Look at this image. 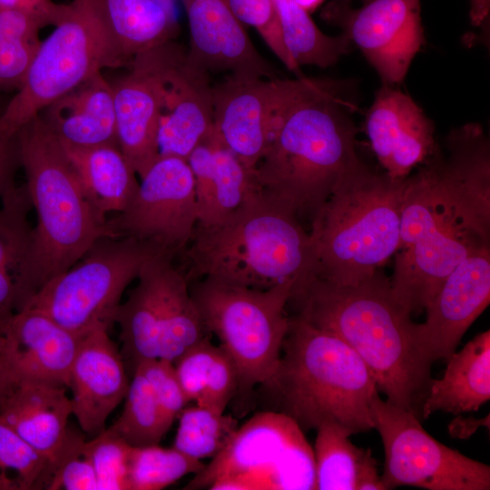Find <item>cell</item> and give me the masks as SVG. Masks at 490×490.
I'll use <instances>...</instances> for the list:
<instances>
[{
    "mask_svg": "<svg viewBox=\"0 0 490 490\" xmlns=\"http://www.w3.org/2000/svg\"><path fill=\"white\" fill-rule=\"evenodd\" d=\"M59 141L78 148L118 145L112 83L98 73L40 113Z\"/></svg>",
    "mask_w": 490,
    "mask_h": 490,
    "instance_id": "d4e9b609",
    "label": "cell"
},
{
    "mask_svg": "<svg viewBox=\"0 0 490 490\" xmlns=\"http://www.w3.org/2000/svg\"><path fill=\"white\" fill-rule=\"evenodd\" d=\"M490 301V248L467 257L443 281L416 323L415 336L425 358L447 359Z\"/></svg>",
    "mask_w": 490,
    "mask_h": 490,
    "instance_id": "2e32d148",
    "label": "cell"
},
{
    "mask_svg": "<svg viewBox=\"0 0 490 490\" xmlns=\"http://www.w3.org/2000/svg\"><path fill=\"white\" fill-rule=\"evenodd\" d=\"M441 378L431 379L420 417L436 411L476 412L490 399V331L477 334L447 359Z\"/></svg>",
    "mask_w": 490,
    "mask_h": 490,
    "instance_id": "484cf974",
    "label": "cell"
},
{
    "mask_svg": "<svg viewBox=\"0 0 490 490\" xmlns=\"http://www.w3.org/2000/svg\"><path fill=\"white\" fill-rule=\"evenodd\" d=\"M324 0H295V2L308 13L315 11Z\"/></svg>",
    "mask_w": 490,
    "mask_h": 490,
    "instance_id": "c3c4849f",
    "label": "cell"
},
{
    "mask_svg": "<svg viewBox=\"0 0 490 490\" xmlns=\"http://www.w3.org/2000/svg\"><path fill=\"white\" fill-rule=\"evenodd\" d=\"M205 465L174 447L159 445L132 447L129 457V490H160L189 474H197Z\"/></svg>",
    "mask_w": 490,
    "mask_h": 490,
    "instance_id": "d590c367",
    "label": "cell"
},
{
    "mask_svg": "<svg viewBox=\"0 0 490 490\" xmlns=\"http://www.w3.org/2000/svg\"><path fill=\"white\" fill-rule=\"evenodd\" d=\"M175 258L159 252L142 265L137 285L120 304L115 323L123 352L133 365L159 358L160 337L166 320L172 282L180 270Z\"/></svg>",
    "mask_w": 490,
    "mask_h": 490,
    "instance_id": "603a6c76",
    "label": "cell"
},
{
    "mask_svg": "<svg viewBox=\"0 0 490 490\" xmlns=\"http://www.w3.org/2000/svg\"><path fill=\"white\" fill-rule=\"evenodd\" d=\"M434 124L407 94L383 84L366 115L373 152L392 179L410 175L436 148Z\"/></svg>",
    "mask_w": 490,
    "mask_h": 490,
    "instance_id": "ffe728a7",
    "label": "cell"
},
{
    "mask_svg": "<svg viewBox=\"0 0 490 490\" xmlns=\"http://www.w3.org/2000/svg\"><path fill=\"white\" fill-rule=\"evenodd\" d=\"M0 318L7 321L25 305V284L33 243V209L25 185H15L1 197Z\"/></svg>",
    "mask_w": 490,
    "mask_h": 490,
    "instance_id": "4316f807",
    "label": "cell"
},
{
    "mask_svg": "<svg viewBox=\"0 0 490 490\" xmlns=\"http://www.w3.org/2000/svg\"><path fill=\"white\" fill-rule=\"evenodd\" d=\"M54 26L0 114V138L15 135L53 102L103 69L126 65L110 31L104 0H73Z\"/></svg>",
    "mask_w": 490,
    "mask_h": 490,
    "instance_id": "ba28073f",
    "label": "cell"
},
{
    "mask_svg": "<svg viewBox=\"0 0 490 490\" xmlns=\"http://www.w3.org/2000/svg\"><path fill=\"white\" fill-rule=\"evenodd\" d=\"M486 423H489L488 416L484 419L456 418L449 425V432L453 436L465 438L472 435L478 426H485Z\"/></svg>",
    "mask_w": 490,
    "mask_h": 490,
    "instance_id": "f6af8a7d",
    "label": "cell"
},
{
    "mask_svg": "<svg viewBox=\"0 0 490 490\" xmlns=\"http://www.w3.org/2000/svg\"><path fill=\"white\" fill-rule=\"evenodd\" d=\"M85 446L96 476L97 490H129L132 447L112 428L104 429Z\"/></svg>",
    "mask_w": 490,
    "mask_h": 490,
    "instance_id": "f35d334b",
    "label": "cell"
},
{
    "mask_svg": "<svg viewBox=\"0 0 490 490\" xmlns=\"http://www.w3.org/2000/svg\"><path fill=\"white\" fill-rule=\"evenodd\" d=\"M6 322H7V321H5L4 319H2V318H0V335L2 334L3 329H4L5 325Z\"/></svg>",
    "mask_w": 490,
    "mask_h": 490,
    "instance_id": "681fc988",
    "label": "cell"
},
{
    "mask_svg": "<svg viewBox=\"0 0 490 490\" xmlns=\"http://www.w3.org/2000/svg\"><path fill=\"white\" fill-rule=\"evenodd\" d=\"M406 184L364 162L343 176L311 218V273L348 286L379 270L398 248Z\"/></svg>",
    "mask_w": 490,
    "mask_h": 490,
    "instance_id": "52a82bcc",
    "label": "cell"
},
{
    "mask_svg": "<svg viewBox=\"0 0 490 490\" xmlns=\"http://www.w3.org/2000/svg\"><path fill=\"white\" fill-rule=\"evenodd\" d=\"M44 488L48 490H97L96 476L85 441L68 432L67 437L49 462Z\"/></svg>",
    "mask_w": 490,
    "mask_h": 490,
    "instance_id": "74e56055",
    "label": "cell"
},
{
    "mask_svg": "<svg viewBox=\"0 0 490 490\" xmlns=\"http://www.w3.org/2000/svg\"><path fill=\"white\" fill-rule=\"evenodd\" d=\"M129 384L124 362L108 329H96L80 339L68 387L73 414L85 433L93 437L105 429L107 418L124 399Z\"/></svg>",
    "mask_w": 490,
    "mask_h": 490,
    "instance_id": "44dd1931",
    "label": "cell"
},
{
    "mask_svg": "<svg viewBox=\"0 0 490 490\" xmlns=\"http://www.w3.org/2000/svg\"><path fill=\"white\" fill-rule=\"evenodd\" d=\"M35 18L0 9V90H18L43 40Z\"/></svg>",
    "mask_w": 490,
    "mask_h": 490,
    "instance_id": "d6a6232c",
    "label": "cell"
},
{
    "mask_svg": "<svg viewBox=\"0 0 490 490\" xmlns=\"http://www.w3.org/2000/svg\"><path fill=\"white\" fill-rule=\"evenodd\" d=\"M176 45L171 41L137 55L112 83L118 146L140 178L159 158L163 78Z\"/></svg>",
    "mask_w": 490,
    "mask_h": 490,
    "instance_id": "9a60e30c",
    "label": "cell"
},
{
    "mask_svg": "<svg viewBox=\"0 0 490 490\" xmlns=\"http://www.w3.org/2000/svg\"><path fill=\"white\" fill-rule=\"evenodd\" d=\"M214 132L210 73L191 62L176 45L163 78L160 113L159 156L187 161L191 152Z\"/></svg>",
    "mask_w": 490,
    "mask_h": 490,
    "instance_id": "ac0fdd59",
    "label": "cell"
},
{
    "mask_svg": "<svg viewBox=\"0 0 490 490\" xmlns=\"http://www.w3.org/2000/svg\"><path fill=\"white\" fill-rule=\"evenodd\" d=\"M320 16L341 28L387 85L404 81L425 44L420 0H371L356 9L350 0H333Z\"/></svg>",
    "mask_w": 490,
    "mask_h": 490,
    "instance_id": "5bb4252c",
    "label": "cell"
},
{
    "mask_svg": "<svg viewBox=\"0 0 490 490\" xmlns=\"http://www.w3.org/2000/svg\"><path fill=\"white\" fill-rule=\"evenodd\" d=\"M178 417L172 447L200 461L220 454L239 427L232 416L197 405L185 407Z\"/></svg>",
    "mask_w": 490,
    "mask_h": 490,
    "instance_id": "e575fe53",
    "label": "cell"
},
{
    "mask_svg": "<svg viewBox=\"0 0 490 490\" xmlns=\"http://www.w3.org/2000/svg\"><path fill=\"white\" fill-rule=\"evenodd\" d=\"M316 430V490H386L370 449L354 445L350 433L335 423Z\"/></svg>",
    "mask_w": 490,
    "mask_h": 490,
    "instance_id": "f546056e",
    "label": "cell"
},
{
    "mask_svg": "<svg viewBox=\"0 0 490 490\" xmlns=\"http://www.w3.org/2000/svg\"><path fill=\"white\" fill-rule=\"evenodd\" d=\"M331 79H282L268 148L255 170L257 189L310 220L338 181L363 163L357 149V104Z\"/></svg>",
    "mask_w": 490,
    "mask_h": 490,
    "instance_id": "7a4b0ae2",
    "label": "cell"
},
{
    "mask_svg": "<svg viewBox=\"0 0 490 490\" xmlns=\"http://www.w3.org/2000/svg\"><path fill=\"white\" fill-rule=\"evenodd\" d=\"M25 187L36 213L25 305L51 279L74 266L102 237H113L92 206L64 149L41 115L17 132ZM24 305V306H25Z\"/></svg>",
    "mask_w": 490,
    "mask_h": 490,
    "instance_id": "5b68a950",
    "label": "cell"
},
{
    "mask_svg": "<svg viewBox=\"0 0 490 490\" xmlns=\"http://www.w3.org/2000/svg\"><path fill=\"white\" fill-rule=\"evenodd\" d=\"M49 460L0 417V490L44 486Z\"/></svg>",
    "mask_w": 490,
    "mask_h": 490,
    "instance_id": "8d00e7d4",
    "label": "cell"
},
{
    "mask_svg": "<svg viewBox=\"0 0 490 490\" xmlns=\"http://www.w3.org/2000/svg\"><path fill=\"white\" fill-rule=\"evenodd\" d=\"M71 414L66 387L40 380H17L0 405V417L49 462L67 437Z\"/></svg>",
    "mask_w": 490,
    "mask_h": 490,
    "instance_id": "cb8c5ba5",
    "label": "cell"
},
{
    "mask_svg": "<svg viewBox=\"0 0 490 490\" xmlns=\"http://www.w3.org/2000/svg\"><path fill=\"white\" fill-rule=\"evenodd\" d=\"M190 27L191 63L208 73L275 78L276 72L258 52L230 0H181Z\"/></svg>",
    "mask_w": 490,
    "mask_h": 490,
    "instance_id": "d6986e66",
    "label": "cell"
},
{
    "mask_svg": "<svg viewBox=\"0 0 490 490\" xmlns=\"http://www.w3.org/2000/svg\"><path fill=\"white\" fill-rule=\"evenodd\" d=\"M134 369L140 370L148 380L167 422L172 426L189 403L173 364L162 358H153L140 362Z\"/></svg>",
    "mask_w": 490,
    "mask_h": 490,
    "instance_id": "60d3db41",
    "label": "cell"
},
{
    "mask_svg": "<svg viewBox=\"0 0 490 490\" xmlns=\"http://www.w3.org/2000/svg\"><path fill=\"white\" fill-rule=\"evenodd\" d=\"M21 167L17 132L15 135L0 138V199L15 183V177Z\"/></svg>",
    "mask_w": 490,
    "mask_h": 490,
    "instance_id": "ee69618b",
    "label": "cell"
},
{
    "mask_svg": "<svg viewBox=\"0 0 490 490\" xmlns=\"http://www.w3.org/2000/svg\"><path fill=\"white\" fill-rule=\"evenodd\" d=\"M302 429L335 423L350 435L374 428L378 389L362 358L333 333L289 318L276 373L265 385Z\"/></svg>",
    "mask_w": 490,
    "mask_h": 490,
    "instance_id": "8992f818",
    "label": "cell"
},
{
    "mask_svg": "<svg viewBox=\"0 0 490 490\" xmlns=\"http://www.w3.org/2000/svg\"><path fill=\"white\" fill-rule=\"evenodd\" d=\"M0 9L24 13L46 26L56 25L64 18L67 4H57L53 0H0Z\"/></svg>",
    "mask_w": 490,
    "mask_h": 490,
    "instance_id": "7bdbcfd3",
    "label": "cell"
},
{
    "mask_svg": "<svg viewBox=\"0 0 490 490\" xmlns=\"http://www.w3.org/2000/svg\"><path fill=\"white\" fill-rule=\"evenodd\" d=\"M159 252L163 251L133 238L102 237L24 308L43 312L80 338L99 328L109 330L125 289L145 261Z\"/></svg>",
    "mask_w": 490,
    "mask_h": 490,
    "instance_id": "30bf717a",
    "label": "cell"
},
{
    "mask_svg": "<svg viewBox=\"0 0 490 490\" xmlns=\"http://www.w3.org/2000/svg\"><path fill=\"white\" fill-rule=\"evenodd\" d=\"M295 281L267 289L209 278L189 281L207 332L218 338L236 368L238 388L267 385L276 373L289 328L285 308Z\"/></svg>",
    "mask_w": 490,
    "mask_h": 490,
    "instance_id": "9c48e42d",
    "label": "cell"
},
{
    "mask_svg": "<svg viewBox=\"0 0 490 490\" xmlns=\"http://www.w3.org/2000/svg\"><path fill=\"white\" fill-rule=\"evenodd\" d=\"M374 428L382 439L385 489L489 490L490 466L435 439L412 412L379 395L371 403Z\"/></svg>",
    "mask_w": 490,
    "mask_h": 490,
    "instance_id": "7c38bea8",
    "label": "cell"
},
{
    "mask_svg": "<svg viewBox=\"0 0 490 490\" xmlns=\"http://www.w3.org/2000/svg\"><path fill=\"white\" fill-rule=\"evenodd\" d=\"M111 34L126 65L179 34L176 0H104Z\"/></svg>",
    "mask_w": 490,
    "mask_h": 490,
    "instance_id": "4dcf8cb0",
    "label": "cell"
},
{
    "mask_svg": "<svg viewBox=\"0 0 490 490\" xmlns=\"http://www.w3.org/2000/svg\"><path fill=\"white\" fill-rule=\"evenodd\" d=\"M490 0H470V20L474 26L483 25L489 17Z\"/></svg>",
    "mask_w": 490,
    "mask_h": 490,
    "instance_id": "bcb514c9",
    "label": "cell"
},
{
    "mask_svg": "<svg viewBox=\"0 0 490 490\" xmlns=\"http://www.w3.org/2000/svg\"><path fill=\"white\" fill-rule=\"evenodd\" d=\"M80 339L43 312L24 308L5 323L0 350L16 381L40 380L68 387Z\"/></svg>",
    "mask_w": 490,
    "mask_h": 490,
    "instance_id": "7402d4cb",
    "label": "cell"
},
{
    "mask_svg": "<svg viewBox=\"0 0 490 490\" xmlns=\"http://www.w3.org/2000/svg\"><path fill=\"white\" fill-rule=\"evenodd\" d=\"M230 4L241 23L259 33L288 70L299 74V68L285 46L273 0H230Z\"/></svg>",
    "mask_w": 490,
    "mask_h": 490,
    "instance_id": "ab89813d",
    "label": "cell"
},
{
    "mask_svg": "<svg viewBox=\"0 0 490 490\" xmlns=\"http://www.w3.org/2000/svg\"><path fill=\"white\" fill-rule=\"evenodd\" d=\"M237 388L236 368L225 351L216 347L202 394L195 405L223 413Z\"/></svg>",
    "mask_w": 490,
    "mask_h": 490,
    "instance_id": "b9f144b4",
    "label": "cell"
},
{
    "mask_svg": "<svg viewBox=\"0 0 490 490\" xmlns=\"http://www.w3.org/2000/svg\"><path fill=\"white\" fill-rule=\"evenodd\" d=\"M288 303L308 323L347 343L373 374L391 404L420 417L431 381L416 323L396 300L381 269L357 285H338L309 272L298 279Z\"/></svg>",
    "mask_w": 490,
    "mask_h": 490,
    "instance_id": "3957f363",
    "label": "cell"
},
{
    "mask_svg": "<svg viewBox=\"0 0 490 490\" xmlns=\"http://www.w3.org/2000/svg\"><path fill=\"white\" fill-rule=\"evenodd\" d=\"M122 415L110 426L131 446L158 445L172 426L142 373L133 370Z\"/></svg>",
    "mask_w": 490,
    "mask_h": 490,
    "instance_id": "836d02e7",
    "label": "cell"
},
{
    "mask_svg": "<svg viewBox=\"0 0 490 490\" xmlns=\"http://www.w3.org/2000/svg\"><path fill=\"white\" fill-rule=\"evenodd\" d=\"M62 145L87 199L103 218L122 212L129 206L139 182L118 145L91 148Z\"/></svg>",
    "mask_w": 490,
    "mask_h": 490,
    "instance_id": "f1b7e54d",
    "label": "cell"
},
{
    "mask_svg": "<svg viewBox=\"0 0 490 490\" xmlns=\"http://www.w3.org/2000/svg\"><path fill=\"white\" fill-rule=\"evenodd\" d=\"M364 4L370 2L371 0H362Z\"/></svg>",
    "mask_w": 490,
    "mask_h": 490,
    "instance_id": "f907efd6",
    "label": "cell"
},
{
    "mask_svg": "<svg viewBox=\"0 0 490 490\" xmlns=\"http://www.w3.org/2000/svg\"><path fill=\"white\" fill-rule=\"evenodd\" d=\"M312 490L313 449L285 413L260 412L239 426L224 449L185 489Z\"/></svg>",
    "mask_w": 490,
    "mask_h": 490,
    "instance_id": "8fae6325",
    "label": "cell"
},
{
    "mask_svg": "<svg viewBox=\"0 0 490 490\" xmlns=\"http://www.w3.org/2000/svg\"><path fill=\"white\" fill-rule=\"evenodd\" d=\"M285 46L299 68L314 65L327 68L351 51L352 43L341 33L324 34L295 0H273Z\"/></svg>",
    "mask_w": 490,
    "mask_h": 490,
    "instance_id": "1f68e13d",
    "label": "cell"
},
{
    "mask_svg": "<svg viewBox=\"0 0 490 490\" xmlns=\"http://www.w3.org/2000/svg\"><path fill=\"white\" fill-rule=\"evenodd\" d=\"M189 281L267 289L312 272L309 233L288 207L255 190L222 220L196 225L180 257Z\"/></svg>",
    "mask_w": 490,
    "mask_h": 490,
    "instance_id": "277c9868",
    "label": "cell"
},
{
    "mask_svg": "<svg viewBox=\"0 0 490 490\" xmlns=\"http://www.w3.org/2000/svg\"><path fill=\"white\" fill-rule=\"evenodd\" d=\"M213 152V157L200 156L191 163L201 226L222 220L257 190L254 170L224 146L215 131Z\"/></svg>",
    "mask_w": 490,
    "mask_h": 490,
    "instance_id": "83f0119b",
    "label": "cell"
},
{
    "mask_svg": "<svg viewBox=\"0 0 490 490\" xmlns=\"http://www.w3.org/2000/svg\"><path fill=\"white\" fill-rule=\"evenodd\" d=\"M122 212L106 219L113 237H130L180 258L198 223L194 179L188 162L159 156Z\"/></svg>",
    "mask_w": 490,
    "mask_h": 490,
    "instance_id": "4fadbf2b",
    "label": "cell"
},
{
    "mask_svg": "<svg viewBox=\"0 0 490 490\" xmlns=\"http://www.w3.org/2000/svg\"><path fill=\"white\" fill-rule=\"evenodd\" d=\"M282 79L228 74L212 85L214 131L220 142L255 170L271 136Z\"/></svg>",
    "mask_w": 490,
    "mask_h": 490,
    "instance_id": "e0dca14e",
    "label": "cell"
},
{
    "mask_svg": "<svg viewBox=\"0 0 490 490\" xmlns=\"http://www.w3.org/2000/svg\"><path fill=\"white\" fill-rule=\"evenodd\" d=\"M421 165L407 177L390 279L410 315L467 257L490 248V143L482 125L451 130Z\"/></svg>",
    "mask_w": 490,
    "mask_h": 490,
    "instance_id": "6da1fadb",
    "label": "cell"
},
{
    "mask_svg": "<svg viewBox=\"0 0 490 490\" xmlns=\"http://www.w3.org/2000/svg\"><path fill=\"white\" fill-rule=\"evenodd\" d=\"M15 382L16 380L0 350V405Z\"/></svg>",
    "mask_w": 490,
    "mask_h": 490,
    "instance_id": "7dc6e473",
    "label": "cell"
}]
</instances>
